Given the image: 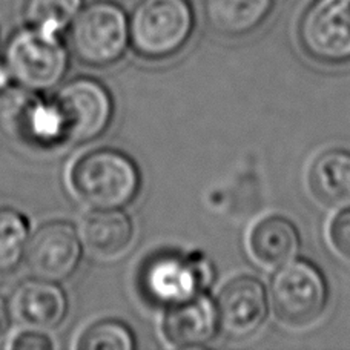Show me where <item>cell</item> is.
I'll list each match as a JSON object with an SVG mask.
<instances>
[{"label": "cell", "instance_id": "obj_1", "mask_svg": "<svg viewBox=\"0 0 350 350\" xmlns=\"http://www.w3.org/2000/svg\"><path fill=\"white\" fill-rule=\"evenodd\" d=\"M70 181L76 196L96 209H120L139 192L140 172L123 152L96 149L74 163Z\"/></svg>", "mask_w": 350, "mask_h": 350}, {"label": "cell", "instance_id": "obj_2", "mask_svg": "<svg viewBox=\"0 0 350 350\" xmlns=\"http://www.w3.org/2000/svg\"><path fill=\"white\" fill-rule=\"evenodd\" d=\"M193 27L189 0H140L129 17V40L142 57L163 60L185 48Z\"/></svg>", "mask_w": 350, "mask_h": 350}, {"label": "cell", "instance_id": "obj_3", "mask_svg": "<svg viewBox=\"0 0 350 350\" xmlns=\"http://www.w3.org/2000/svg\"><path fill=\"white\" fill-rule=\"evenodd\" d=\"M70 55L59 34L28 27L11 37L5 51V65L11 79L42 92L57 86L65 77Z\"/></svg>", "mask_w": 350, "mask_h": 350}, {"label": "cell", "instance_id": "obj_4", "mask_svg": "<svg viewBox=\"0 0 350 350\" xmlns=\"http://www.w3.org/2000/svg\"><path fill=\"white\" fill-rule=\"evenodd\" d=\"M129 42V18L114 2H92L80 10L71 23V49L86 65L116 64Z\"/></svg>", "mask_w": 350, "mask_h": 350}, {"label": "cell", "instance_id": "obj_5", "mask_svg": "<svg viewBox=\"0 0 350 350\" xmlns=\"http://www.w3.org/2000/svg\"><path fill=\"white\" fill-rule=\"evenodd\" d=\"M0 131L31 148H53L65 142L64 124L54 102H45L27 88L0 92Z\"/></svg>", "mask_w": 350, "mask_h": 350}, {"label": "cell", "instance_id": "obj_6", "mask_svg": "<svg viewBox=\"0 0 350 350\" xmlns=\"http://www.w3.org/2000/svg\"><path fill=\"white\" fill-rule=\"evenodd\" d=\"M271 295L280 320L289 326L303 327L315 323L324 314L329 287L314 265L291 260L273 277Z\"/></svg>", "mask_w": 350, "mask_h": 350}, {"label": "cell", "instance_id": "obj_7", "mask_svg": "<svg viewBox=\"0 0 350 350\" xmlns=\"http://www.w3.org/2000/svg\"><path fill=\"white\" fill-rule=\"evenodd\" d=\"M298 40L317 64H350V0H314L299 21Z\"/></svg>", "mask_w": 350, "mask_h": 350}, {"label": "cell", "instance_id": "obj_8", "mask_svg": "<svg viewBox=\"0 0 350 350\" xmlns=\"http://www.w3.org/2000/svg\"><path fill=\"white\" fill-rule=\"evenodd\" d=\"M65 142L86 143L97 139L109 126L114 105L109 91L92 79H76L68 82L54 97Z\"/></svg>", "mask_w": 350, "mask_h": 350}, {"label": "cell", "instance_id": "obj_9", "mask_svg": "<svg viewBox=\"0 0 350 350\" xmlns=\"http://www.w3.org/2000/svg\"><path fill=\"white\" fill-rule=\"evenodd\" d=\"M208 281V266L196 257L159 255L148 262L142 286L152 301L172 306L198 295Z\"/></svg>", "mask_w": 350, "mask_h": 350}, {"label": "cell", "instance_id": "obj_10", "mask_svg": "<svg viewBox=\"0 0 350 350\" xmlns=\"http://www.w3.org/2000/svg\"><path fill=\"white\" fill-rule=\"evenodd\" d=\"M80 240L71 224L54 221L43 224L31 237L25 261L36 278L60 281L76 271L79 265Z\"/></svg>", "mask_w": 350, "mask_h": 350}, {"label": "cell", "instance_id": "obj_11", "mask_svg": "<svg viewBox=\"0 0 350 350\" xmlns=\"http://www.w3.org/2000/svg\"><path fill=\"white\" fill-rule=\"evenodd\" d=\"M218 326L234 340L254 335L267 317L265 286L257 278L243 275L223 287L217 298Z\"/></svg>", "mask_w": 350, "mask_h": 350}, {"label": "cell", "instance_id": "obj_12", "mask_svg": "<svg viewBox=\"0 0 350 350\" xmlns=\"http://www.w3.org/2000/svg\"><path fill=\"white\" fill-rule=\"evenodd\" d=\"M218 330L217 306L208 297L196 295L170 306L163 318V334L175 347H202Z\"/></svg>", "mask_w": 350, "mask_h": 350}, {"label": "cell", "instance_id": "obj_13", "mask_svg": "<svg viewBox=\"0 0 350 350\" xmlns=\"http://www.w3.org/2000/svg\"><path fill=\"white\" fill-rule=\"evenodd\" d=\"M10 308L18 321L33 329L45 330L59 326L64 320L68 299L54 281L36 278L17 287Z\"/></svg>", "mask_w": 350, "mask_h": 350}, {"label": "cell", "instance_id": "obj_14", "mask_svg": "<svg viewBox=\"0 0 350 350\" xmlns=\"http://www.w3.org/2000/svg\"><path fill=\"white\" fill-rule=\"evenodd\" d=\"M273 0H206L204 17L215 34L239 39L267 21Z\"/></svg>", "mask_w": 350, "mask_h": 350}, {"label": "cell", "instance_id": "obj_15", "mask_svg": "<svg viewBox=\"0 0 350 350\" xmlns=\"http://www.w3.org/2000/svg\"><path fill=\"white\" fill-rule=\"evenodd\" d=\"M309 187L324 206L350 208V152L321 154L309 171Z\"/></svg>", "mask_w": 350, "mask_h": 350}, {"label": "cell", "instance_id": "obj_16", "mask_svg": "<svg viewBox=\"0 0 350 350\" xmlns=\"http://www.w3.org/2000/svg\"><path fill=\"white\" fill-rule=\"evenodd\" d=\"M249 246L261 265L269 267L283 266L298 252V230L284 217H267L255 224L249 237Z\"/></svg>", "mask_w": 350, "mask_h": 350}, {"label": "cell", "instance_id": "obj_17", "mask_svg": "<svg viewBox=\"0 0 350 350\" xmlns=\"http://www.w3.org/2000/svg\"><path fill=\"white\" fill-rule=\"evenodd\" d=\"M133 240V223L118 209H97L82 223V241L92 254L114 257Z\"/></svg>", "mask_w": 350, "mask_h": 350}, {"label": "cell", "instance_id": "obj_18", "mask_svg": "<svg viewBox=\"0 0 350 350\" xmlns=\"http://www.w3.org/2000/svg\"><path fill=\"white\" fill-rule=\"evenodd\" d=\"M82 10V0H25L23 16L28 27L60 34Z\"/></svg>", "mask_w": 350, "mask_h": 350}, {"label": "cell", "instance_id": "obj_19", "mask_svg": "<svg viewBox=\"0 0 350 350\" xmlns=\"http://www.w3.org/2000/svg\"><path fill=\"white\" fill-rule=\"evenodd\" d=\"M28 221L21 212L0 209V272L14 269L28 246Z\"/></svg>", "mask_w": 350, "mask_h": 350}, {"label": "cell", "instance_id": "obj_20", "mask_svg": "<svg viewBox=\"0 0 350 350\" xmlns=\"http://www.w3.org/2000/svg\"><path fill=\"white\" fill-rule=\"evenodd\" d=\"M134 335L128 326L118 321H100L83 334L79 349L83 350H133Z\"/></svg>", "mask_w": 350, "mask_h": 350}, {"label": "cell", "instance_id": "obj_21", "mask_svg": "<svg viewBox=\"0 0 350 350\" xmlns=\"http://www.w3.org/2000/svg\"><path fill=\"white\" fill-rule=\"evenodd\" d=\"M330 241L342 258L350 262V209L341 212L330 226Z\"/></svg>", "mask_w": 350, "mask_h": 350}, {"label": "cell", "instance_id": "obj_22", "mask_svg": "<svg viewBox=\"0 0 350 350\" xmlns=\"http://www.w3.org/2000/svg\"><path fill=\"white\" fill-rule=\"evenodd\" d=\"M16 350H48L53 349V342L40 332H25L10 345Z\"/></svg>", "mask_w": 350, "mask_h": 350}, {"label": "cell", "instance_id": "obj_23", "mask_svg": "<svg viewBox=\"0 0 350 350\" xmlns=\"http://www.w3.org/2000/svg\"><path fill=\"white\" fill-rule=\"evenodd\" d=\"M11 329V308L5 299L0 297V341L5 340Z\"/></svg>", "mask_w": 350, "mask_h": 350}, {"label": "cell", "instance_id": "obj_24", "mask_svg": "<svg viewBox=\"0 0 350 350\" xmlns=\"http://www.w3.org/2000/svg\"><path fill=\"white\" fill-rule=\"evenodd\" d=\"M10 80H11V74L8 71V66L5 64H0V92L10 86Z\"/></svg>", "mask_w": 350, "mask_h": 350}]
</instances>
